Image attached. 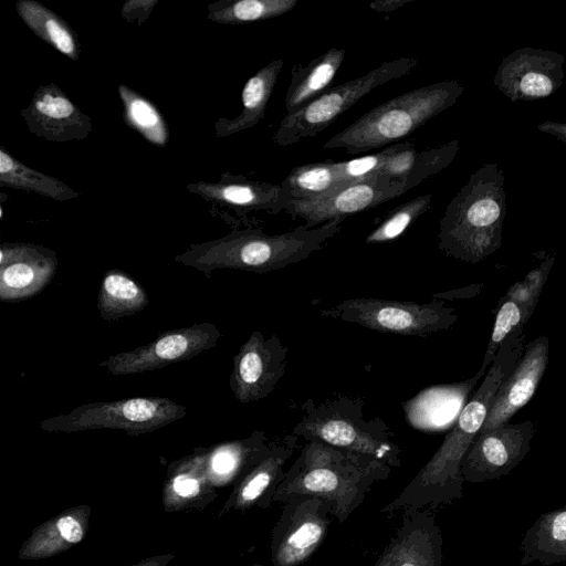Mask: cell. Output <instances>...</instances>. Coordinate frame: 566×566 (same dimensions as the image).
I'll use <instances>...</instances> for the list:
<instances>
[{"instance_id": "12", "label": "cell", "mask_w": 566, "mask_h": 566, "mask_svg": "<svg viewBox=\"0 0 566 566\" xmlns=\"http://www.w3.org/2000/svg\"><path fill=\"white\" fill-rule=\"evenodd\" d=\"M408 190L405 182L375 176L344 185L316 198L292 199L285 212L303 220L306 229H312L336 219L343 221L400 197Z\"/></svg>"}, {"instance_id": "2", "label": "cell", "mask_w": 566, "mask_h": 566, "mask_svg": "<svg viewBox=\"0 0 566 566\" xmlns=\"http://www.w3.org/2000/svg\"><path fill=\"white\" fill-rule=\"evenodd\" d=\"M391 471V467L375 458L306 441L275 489L272 502L284 504L298 495L322 497L332 504L337 522L344 523L371 486L387 480Z\"/></svg>"}, {"instance_id": "37", "label": "cell", "mask_w": 566, "mask_h": 566, "mask_svg": "<svg viewBox=\"0 0 566 566\" xmlns=\"http://www.w3.org/2000/svg\"><path fill=\"white\" fill-rule=\"evenodd\" d=\"M537 129L542 133L549 134L559 140L566 143V123H557L546 120L538 124Z\"/></svg>"}, {"instance_id": "3", "label": "cell", "mask_w": 566, "mask_h": 566, "mask_svg": "<svg viewBox=\"0 0 566 566\" xmlns=\"http://www.w3.org/2000/svg\"><path fill=\"white\" fill-rule=\"evenodd\" d=\"M342 229V220L306 229L268 234L260 229L233 230L222 238L190 245L175 261L202 272L207 279L216 270L266 273L306 260L322 250Z\"/></svg>"}, {"instance_id": "32", "label": "cell", "mask_w": 566, "mask_h": 566, "mask_svg": "<svg viewBox=\"0 0 566 566\" xmlns=\"http://www.w3.org/2000/svg\"><path fill=\"white\" fill-rule=\"evenodd\" d=\"M530 318L531 315L528 312L515 301L505 295L500 298L492 334L486 346L481 368L476 374L479 378L484 376L486 368L493 363L500 347L507 336L520 325H525Z\"/></svg>"}, {"instance_id": "24", "label": "cell", "mask_w": 566, "mask_h": 566, "mask_svg": "<svg viewBox=\"0 0 566 566\" xmlns=\"http://www.w3.org/2000/svg\"><path fill=\"white\" fill-rule=\"evenodd\" d=\"M566 562V506L541 514L521 544V565Z\"/></svg>"}, {"instance_id": "10", "label": "cell", "mask_w": 566, "mask_h": 566, "mask_svg": "<svg viewBox=\"0 0 566 566\" xmlns=\"http://www.w3.org/2000/svg\"><path fill=\"white\" fill-rule=\"evenodd\" d=\"M283 505L271 535L272 566H300L323 544L334 510L312 495L291 497Z\"/></svg>"}, {"instance_id": "8", "label": "cell", "mask_w": 566, "mask_h": 566, "mask_svg": "<svg viewBox=\"0 0 566 566\" xmlns=\"http://www.w3.org/2000/svg\"><path fill=\"white\" fill-rule=\"evenodd\" d=\"M417 64L418 60L411 57L384 62L357 78L328 88L300 111L282 118L273 136L274 145L286 147L319 134L369 92L409 74Z\"/></svg>"}, {"instance_id": "7", "label": "cell", "mask_w": 566, "mask_h": 566, "mask_svg": "<svg viewBox=\"0 0 566 566\" xmlns=\"http://www.w3.org/2000/svg\"><path fill=\"white\" fill-rule=\"evenodd\" d=\"M186 407L163 397H135L114 401L88 402L73 410L42 419L44 431L76 432L118 429L138 436L180 420Z\"/></svg>"}, {"instance_id": "5", "label": "cell", "mask_w": 566, "mask_h": 566, "mask_svg": "<svg viewBox=\"0 0 566 566\" xmlns=\"http://www.w3.org/2000/svg\"><path fill=\"white\" fill-rule=\"evenodd\" d=\"M463 92L458 80L408 91L361 115L325 142L323 148L344 149L356 155L392 144L451 107Z\"/></svg>"}, {"instance_id": "36", "label": "cell", "mask_w": 566, "mask_h": 566, "mask_svg": "<svg viewBox=\"0 0 566 566\" xmlns=\"http://www.w3.org/2000/svg\"><path fill=\"white\" fill-rule=\"evenodd\" d=\"M172 489L178 495L189 497L199 492V482L192 475L182 473L174 479Z\"/></svg>"}, {"instance_id": "27", "label": "cell", "mask_w": 566, "mask_h": 566, "mask_svg": "<svg viewBox=\"0 0 566 566\" xmlns=\"http://www.w3.org/2000/svg\"><path fill=\"white\" fill-rule=\"evenodd\" d=\"M0 185L32 191L57 201L80 197V193L61 180L33 169L0 147Z\"/></svg>"}, {"instance_id": "25", "label": "cell", "mask_w": 566, "mask_h": 566, "mask_svg": "<svg viewBox=\"0 0 566 566\" xmlns=\"http://www.w3.org/2000/svg\"><path fill=\"white\" fill-rule=\"evenodd\" d=\"M149 303L146 291L127 273L112 269L103 276L97 295L101 317L113 322L142 312Z\"/></svg>"}, {"instance_id": "21", "label": "cell", "mask_w": 566, "mask_h": 566, "mask_svg": "<svg viewBox=\"0 0 566 566\" xmlns=\"http://www.w3.org/2000/svg\"><path fill=\"white\" fill-rule=\"evenodd\" d=\"M298 437L290 433L274 437L266 455L244 476L235 494L239 507L270 506L275 489L284 479L285 464L297 448Z\"/></svg>"}, {"instance_id": "19", "label": "cell", "mask_w": 566, "mask_h": 566, "mask_svg": "<svg viewBox=\"0 0 566 566\" xmlns=\"http://www.w3.org/2000/svg\"><path fill=\"white\" fill-rule=\"evenodd\" d=\"M548 352L549 340L546 336H539L525 345L522 357L500 386L479 433L509 422L532 399L545 373Z\"/></svg>"}, {"instance_id": "31", "label": "cell", "mask_w": 566, "mask_h": 566, "mask_svg": "<svg viewBox=\"0 0 566 566\" xmlns=\"http://www.w3.org/2000/svg\"><path fill=\"white\" fill-rule=\"evenodd\" d=\"M431 200L432 195L424 193L397 207L367 234L366 243H384L398 239L430 209Z\"/></svg>"}, {"instance_id": "26", "label": "cell", "mask_w": 566, "mask_h": 566, "mask_svg": "<svg viewBox=\"0 0 566 566\" xmlns=\"http://www.w3.org/2000/svg\"><path fill=\"white\" fill-rule=\"evenodd\" d=\"M15 10L25 25L66 57L77 61L81 49L72 28L63 18L35 0H18Z\"/></svg>"}, {"instance_id": "16", "label": "cell", "mask_w": 566, "mask_h": 566, "mask_svg": "<svg viewBox=\"0 0 566 566\" xmlns=\"http://www.w3.org/2000/svg\"><path fill=\"white\" fill-rule=\"evenodd\" d=\"M57 270L55 251L32 243L0 245V300L19 302L40 293Z\"/></svg>"}, {"instance_id": "20", "label": "cell", "mask_w": 566, "mask_h": 566, "mask_svg": "<svg viewBox=\"0 0 566 566\" xmlns=\"http://www.w3.org/2000/svg\"><path fill=\"white\" fill-rule=\"evenodd\" d=\"M186 189L207 201L229 206L244 212L263 211L277 214L285 211L292 198L283 186L234 176L221 175L214 182L198 181Z\"/></svg>"}, {"instance_id": "38", "label": "cell", "mask_w": 566, "mask_h": 566, "mask_svg": "<svg viewBox=\"0 0 566 566\" xmlns=\"http://www.w3.org/2000/svg\"><path fill=\"white\" fill-rule=\"evenodd\" d=\"M412 0H376L369 7L377 12H390L405 7Z\"/></svg>"}, {"instance_id": "30", "label": "cell", "mask_w": 566, "mask_h": 566, "mask_svg": "<svg viewBox=\"0 0 566 566\" xmlns=\"http://www.w3.org/2000/svg\"><path fill=\"white\" fill-rule=\"evenodd\" d=\"M297 0H219L208 6L207 18L222 24H242L283 15Z\"/></svg>"}, {"instance_id": "9", "label": "cell", "mask_w": 566, "mask_h": 566, "mask_svg": "<svg viewBox=\"0 0 566 566\" xmlns=\"http://www.w3.org/2000/svg\"><path fill=\"white\" fill-rule=\"evenodd\" d=\"M318 312L324 317L405 336H428L448 329L458 321L455 308L439 301L416 303L354 297Z\"/></svg>"}, {"instance_id": "33", "label": "cell", "mask_w": 566, "mask_h": 566, "mask_svg": "<svg viewBox=\"0 0 566 566\" xmlns=\"http://www.w3.org/2000/svg\"><path fill=\"white\" fill-rule=\"evenodd\" d=\"M83 536L82 523L73 515H64L45 526L35 537L36 541H32L29 549H36L38 554H51L81 542Z\"/></svg>"}, {"instance_id": "11", "label": "cell", "mask_w": 566, "mask_h": 566, "mask_svg": "<svg viewBox=\"0 0 566 566\" xmlns=\"http://www.w3.org/2000/svg\"><path fill=\"white\" fill-rule=\"evenodd\" d=\"M222 336L211 322L160 333L150 343L109 355L98 364L113 376H129L189 360L213 348Z\"/></svg>"}, {"instance_id": "29", "label": "cell", "mask_w": 566, "mask_h": 566, "mask_svg": "<svg viewBox=\"0 0 566 566\" xmlns=\"http://www.w3.org/2000/svg\"><path fill=\"white\" fill-rule=\"evenodd\" d=\"M281 185L292 199H311L346 184L338 163L323 161L294 167Z\"/></svg>"}, {"instance_id": "6", "label": "cell", "mask_w": 566, "mask_h": 566, "mask_svg": "<svg viewBox=\"0 0 566 566\" xmlns=\"http://www.w3.org/2000/svg\"><path fill=\"white\" fill-rule=\"evenodd\" d=\"M363 407L361 398L345 394L319 403L306 399L300 405L301 418L292 433L400 468L402 451L391 439V428L380 418L365 419Z\"/></svg>"}, {"instance_id": "23", "label": "cell", "mask_w": 566, "mask_h": 566, "mask_svg": "<svg viewBox=\"0 0 566 566\" xmlns=\"http://www.w3.org/2000/svg\"><path fill=\"white\" fill-rule=\"evenodd\" d=\"M282 67L283 60L271 61L247 81L241 93V113L231 119L219 118L213 125L216 137H227L252 128L263 118Z\"/></svg>"}, {"instance_id": "39", "label": "cell", "mask_w": 566, "mask_h": 566, "mask_svg": "<svg viewBox=\"0 0 566 566\" xmlns=\"http://www.w3.org/2000/svg\"><path fill=\"white\" fill-rule=\"evenodd\" d=\"M255 566H264V565H255Z\"/></svg>"}, {"instance_id": "17", "label": "cell", "mask_w": 566, "mask_h": 566, "mask_svg": "<svg viewBox=\"0 0 566 566\" xmlns=\"http://www.w3.org/2000/svg\"><path fill=\"white\" fill-rule=\"evenodd\" d=\"M20 115L31 134L48 142L83 140L93 129L91 117L54 83L39 86Z\"/></svg>"}, {"instance_id": "28", "label": "cell", "mask_w": 566, "mask_h": 566, "mask_svg": "<svg viewBox=\"0 0 566 566\" xmlns=\"http://www.w3.org/2000/svg\"><path fill=\"white\" fill-rule=\"evenodd\" d=\"M123 103V118L127 126L138 132L148 143L164 147L169 140V130L161 113L144 95L125 84L118 85Z\"/></svg>"}, {"instance_id": "34", "label": "cell", "mask_w": 566, "mask_h": 566, "mask_svg": "<svg viewBox=\"0 0 566 566\" xmlns=\"http://www.w3.org/2000/svg\"><path fill=\"white\" fill-rule=\"evenodd\" d=\"M554 261V256L544 260L537 268L530 271L522 281L513 284L505 296L515 301L532 316Z\"/></svg>"}, {"instance_id": "22", "label": "cell", "mask_w": 566, "mask_h": 566, "mask_svg": "<svg viewBox=\"0 0 566 566\" xmlns=\"http://www.w3.org/2000/svg\"><path fill=\"white\" fill-rule=\"evenodd\" d=\"M345 53L343 49H329L308 64L292 67L291 83L284 98L286 115L294 114L331 88Z\"/></svg>"}, {"instance_id": "35", "label": "cell", "mask_w": 566, "mask_h": 566, "mask_svg": "<svg viewBox=\"0 0 566 566\" xmlns=\"http://www.w3.org/2000/svg\"><path fill=\"white\" fill-rule=\"evenodd\" d=\"M158 0H128L123 4L122 18L127 22L143 23L148 19Z\"/></svg>"}, {"instance_id": "1", "label": "cell", "mask_w": 566, "mask_h": 566, "mask_svg": "<svg viewBox=\"0 0 566 566\" xmlns=\"http://www.w3.org/2000/svg\"><path fill=\"white\" fill-rule=\"evenodd\" d=\"M524 349V327L518 326L500 347L483 382L462 408L438 450L380 513L394 516L433 511L462 497L464 480L460 472L461 462L482 429L500 386L512 373Z\"/></svg>"}, {"instance_id": "18", "label": "cell", "mask_w": 566, "mask_h": 566, "mask_svg": "<svg viewBox=\"0 0 566 566\" xmlns=\"http://www.w3.org/2000/svg\"><path fill=\"white\" fill-rule=\"evenodd\" d=\"M402 516L400 526L374 566H441L442 533L432 511Z\"/></svg>"}, {"instance_id": "4", "label": "cell", "mask_w": 566, "mask_h": 566, "mask_svg": "<svg viewBox=\"0 0 566 566\" xmlns=\"http://www.w3.org/2000/svg\"><path fill=\"white\" fill-rule=\"evenodd\" d=\"M505 216L504 170L495 163L484 164L449 202L438 248L453 259L478 263L501 248Z\"/></svg>"}, {"instance_id": "13", "label": "cell", "mask_w": 566, "mask_h": 566, "mask_svg": "<svg viewBox=\"0 0 566 566\" xmlns=\"http://www.w3.org/2000/svg\"><path fill=\"white\" fill-rule=\"evenodd\" d=\"M534 433L531 420L505 422L478 433L461 462L464 482L482 483L509 474L530 452Z\"/></svg>"}, {"instance_id": "15", "label": "cell", "mask_w": 566, "mask_h": 566, "mask_svg": "<svg viewBox=\"0 0 566 566\" xmlns=\"http://www.w3.org/2000/svg\"><path fill=\"white\" fill-rule=\"evenodd\" d=\"M564 63L558 52L522 48L502 59L493 82L512 102L548 97L564 82Z\"/></svg>"}, {"instance_id": "14", "label": "cell", "mask_w": 566, "mask_h": 566, "mask_svg": "<svg viewBox=\"0 0 566 566\" xmlns=\"http://www.w3.org/2000/svg\"><path fill=\"white\" fill-rule=\"evenodd\" d=\"M287 352L275 333L252 332L233 357L229 384L235 399L250 403L270 396L284 376Z\"/></svg>"}]
</instances>
